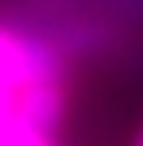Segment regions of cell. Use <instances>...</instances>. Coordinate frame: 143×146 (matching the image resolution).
Instances as JSON below:
<instances>
[{
    "mask_svg": "<svg viewBox=\"0 0 143 146\" xmlns=\"http://www.w3.org/2000/svg\"><path fill=\"white\" fill-rule=\"evenodd\" d=\"M133 146H143V133H140V136H136V143H133Z\"/></svg>",
    "mask_w": 143,
    "mask_h": 146,
    "instance_id": "3",
    "label": "cell"
},
{
    "mask_svg": "<svg viewBox=\"0 0 143 146\" xmlns=\"http://www.w3.org/2000/svg\"><path fill=\"white\" fill-rule=\"evenodd\" d=\"M40 80H67L63 53L40 33L0 23V146L23 126V90Z\"/></svg>",
    "mask_w": 143,
    "mask_h": 146,
    "instance_id": "1",
    "label": "cell"
},
{
    "mask_svg": "<svg viewBox=\"0 0 143 146\" xmlns=\"http://www.w3.org/2000/svg\"><path fill=\"white\" fill-rule=\"evenodd\" d=\"M3 146H57V143H53V136L37 133L33 126H27V123H23V126H20V129H17V133H13V136H10Z\"/></svg>",
    "mask_w": 143,
    "mask_h": 146,
    "instance_id": "2",
    "label": "cell"
}]
</instances>
